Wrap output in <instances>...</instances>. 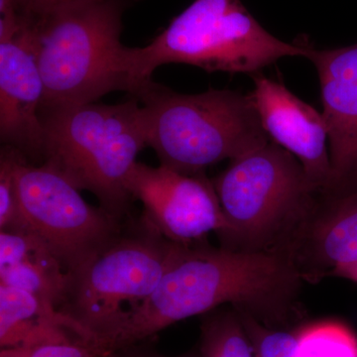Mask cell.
Returning <instances> with one entry per match:
<instances>
[{
	"instance_id": "1",
	"label": "cell",
	"mask_w": 357,
	"mask_h": 357,
	"mask_svg": "<svg viewBox=\"0 0 357 357\" xmlns=\"http://www.w3.org/2000/svg\"><path fill=\"white\" fill-rule=\"evenodd\" d=\"M302 276L274 250L178 248L154 292L126 314L109 340L116 351L153 337L183 319L231 305L268 326L285 323L299 310Z\"/></svg>"
},
{
	"instance_id": "2",
	"label": "cell",
	"mask_w": 357,
	"mask_h": 357,
	"mask_svg": "<svg viewBox=\"0 0 357 357\" xmlns=\"http://www.w3.org/2000/svg\"><path fill=\"white\" fill-rule=\"evenodd\" d=\"M122 0H82L25 18L45 88L44 110L135 91L130 47L121 42Z\"/></svg>"
},
{
	"instance_id": "3",
	"label": "cell",
	"mask_w": 357,
	"mask_h": 357,
	"mask_svg": "<svg viewBox=\"0 0 357 357\" xmlns=\"http://www.w3.org/2000/svg\"><path fill=\"white\" fill-rule=\"evenodd\" d=\"M44 165L123 222L131 198L126 188L138 154L148 146L146 119L138 98L119 105H70L41 112Z\"/></svg>"
},
{
	"instance_id": "4",
	"label": "cell",
	"mask_w": 357,
	"mask_h": 357,
	"mask_svg": "<svg viewBox=\"0 0 357 357\" xmlns=\"http://www.w3.org/2000/svg\"><path fill=\"white\" fill-rule=\"evenodd\" d=\"M134 98L144 109L147 144L160 165L185 175L204 174L271 141L251 93L210 89L185 95L152 81Z\"/></svg>"
},
{
	"instance_id": "5",
	"label": "cell",
	"mask_w": 357,
	"mask_h": 357,
	"mask_svg": "<svg viewBox=\"0 0 357 357\" xmlns=\"http://www.w3.org/2000/svg\"><path fill=\"white\" fill-rule=\"evenodd\" d=\"M309 47L270 34L241 0H195L151 43L130 48L132 96L153 81L154 70L162 65L255 75L279 59L306 57Z\"/></svg>"
},
{
	"instance_id": "6",
	"label": "cell",
	"mask_w": 357,
	"mask_h": 357,
	"mask_svg": "<svg viewBox=\"0 0 357 357\" xmlns=\"http://www.w3.org/2000/svg\"><path fill=\"white\" fill-rule=\"evenodd\" d=\"M211 181L227 225L218 237L234 250H270L318 194L297 157L272 140Z\"/></svg>"
},
{
	"instance_id": "7",
	"label": "cell",
	"mask_w": 357,
	"mask_h": 357,
	"mask_svg": "<svg viewBox=\"0 0 357 357\" xmlns=\"http://www.w3.org/2000/svg\"><path fill=\"white\" fill-rule=\"evenodd\" d=\"M181 245L160 234L142 215L70 275L61 311L93 333L107 351V342L122 319L154 292Z\"/></svg>"
},
{
	"instance_id": "8",
	"label": "cell",
	"mask_w": 357,
	"mask_h": 357,
	"mask_svg": "<svg viewBox=\"0 0 357 357\" xmlns=\"http://www.w3.org/2000/svg\"><path fill=\"white\" fill-rule=\"evenodd\" d=\"M13 150L25 231L36 234L70 275L76 273L121 236L123 222L86 203L77 188L48 166L34 165Z\"/></svg>"
},
{
	"instance_id": "9",
	"label": "cell",
	"mask_w": 357,
	"mask_h": 357,
	"mask_svg": "<svg viewBox=\"0 0 357 357\" xmlns=\"http://www.w3.org/2000/svg\"><path fill=\"white\" fill-rule=\"evenodd\" d=\"M143 217L173 243H203L210 232L222 236L227 225L213 181L204 174L185 175L168 167L136 162L126 181Z\"/></svg>"
},
{
	"instance_id": "10",
	"label": "cell",
	"mask_w": 357,
	"mask_h": 357,
	"mask_svg": "<svg viewBox=\"0 0 357 357\" xmlns=\"http://www.w3.org/2000/svg\"><path fill=\"white\" fill-rule=\"evenodd\" d=\"M292 263L303 280L328 277L335 268L357 261V191L317 194L302 217L271 248Z\"/></svg>"
},
{
	"instance_id": "11",
	"label": "cell",
	"mask_w": 357,
	"mask_h": 357,
	"mask_svg": "<svg viewBox=\"0 0 357 357\" xmlns=\"http://www.w3.org/2000/svg\"><path fill=\"white\" fill-rule=\"evenodd\" d=\"M318 70L323 116L330 143L331 177L324 195L357 191V44L307 49Z\"/></svg>"
},
{
	"instance_id": "12",
	"label": "cell",
	"mask_w": 357,
	"mask_h": 357,
	"mask_svg": "<svg viewBox=\"0 0 357 357\" xmlns=\"http://www.w3.org/2000/svg\"><path fill=\"white\" fill-rule=\"evenodd\" d=\"M45 88L29 29L0 39V139L28 161L44 160Z\"/></svg>"
},
{
	"instance_id": "13",
	"label": "cell",
	"mask_w": 357,
	"mask_h": 357,
	"mask_svg": "<svg viewBox=\"0 0 357 357\" xmlns=\"http://www.w3.org/2000/svg\"><path fill=\"white\" fill-rule=\"evenodd\" d=\"M251 96L270 139L297 157L314 191L321 192L331 177L326 148L328 128L323 114L303 102L284 84L252 75Z\"/></svg>"
},
{
	"instance_id": "14",
	"label": "cell",
	"mask_w": 357,
	"mask_h": 357,
	"mask_svg": "<svg viewBox=\"0 0 357 357\" xmlns=\"http://www.w3.org/2000/svg\"><path fill=\"white\" fill-rule=\"evenodd\" d=\"M79 340L100 344L93 333L48 301L20 289L0 285L1 349Z\"/></svg>"
},
{
	"instance_id": "15",
	"label": "cell",
	"mask_w": 357,
	"mask_h": 357,
	"mask_svg": "<svg viewBox=\"0 0 357 357\" xmlns=\"http://www.w3.org/2000/svg\"><path fill=\"white\" fill-rule=\"evenodd\" d=\"M0 285L34 294L61 309L70 274L36 234L0 230Z\"/></svg>"
},
{
	"instance_id": "16",
	"label": "cell",
	"mask_w": 357,
	"mask_h": 357,
	"mask_svg": "<svg viewBox=\"0 0 357 357\" xmlns=\"http://www.w3.org/2000/svg\"><path fill=\"white\" fill-rule=\"evenodd\" d=\"M202 323V357H256L238 312L211 311Z\"/></svg>"
},
{
	"instance_id": "17",
	"label": "cell",
	"mask_w": 357,
	"mask_h": 357,
	"mask_svg": "<svg viewBox=\"0 0 357 357\" xmlns=\"http://www.w3.org/2000/svg\"><path fill=\"white\" fill-rule=\"evenodd\" d=\"M298 357H357V335L340 321H326L296 335Z\"/></svg>"
},
{
	"instance_id": "18",
	"label": "cell",
	"mask_w": 357,
	"mask_h": 357,
	"mask_svg": "<svg viewBox=\"0 0 357 357\" xmlns=\"http://www.w3.org/2000/svg\"><path fill=\"white\" fill-rule=\"evenodd\" d=\"M236 312L255 349L256 357H298L296 335L264 325L246 312Z\"/></svg>"
},
{
	"instance_id": "19",
	"label": "cell",
	"mask_w": 357,
	"mask_h": 357,
	"mask_svg": "<svg viewBox=\"0 0 357 357\" xmlns=\"http://www.w3.org/2000/svg\"><path fill=\"white\" fill-rule=\"evenodd\" d=\"M0 230L25 231L14 177L13 150L6 146L0 155Z\"/></svg>"
},
{
	"instance_id": "20",
	"label": "cell",
	"mask_w": 357,
	"mask_h": 357,
	"mask_svg": "<svg viewBox=\"0 0 357 357\" xmlns=\"http://www.w3.org/2000/svg\"><path fill=\"white\" fill-rule=\"evenodd\" d=\"M102 345L89 340L0 349V357H109Z\"/></svg>"
},
{
	"instance_id": "21",
	"label": "cell",
	"mask_w": 357,
	"mask_h": 357,
	"mask_svg": "<svg viewBox=\"0 0 357 357\" xmlns=\"http://www.w3.org/2000/svg\"><path fill=\"white\" fill-rule=\"evenodd\" d=\"M22 17L38 18L65 6L82 0H13Z\"/></svg>"
},
{
	"instance_id": "22",
	"label": "cell",
	"mask_w": 357,
	"mask_h": 357,
	"mask_svg": "<svg viewBox=\"0 0 357 357\" xmlns=\"http://www.w3.org/2000/svg\"><path fill=\"white\" fill-rule=\"evenodd\" d=\"M109 357H172L162 356L158 352L149 351L147 349H141L139 345L134 344L130 347H124L119 351L112 352ZM176 357H195L191 356H183Z\"/></svg>"
},
{
	"instance_id": "23",
	"label": "cell",
	"mask_w": 357,
	"mask_h": 357,
	"mask_svg": "<svg viewBox=\"0 0 357 357\" xmlns=\"http://www.w3.org/2000/svg\"><path fill=\"white\" fill-rule=\"evenodd\" d=\"M328 277H337V278H344L357 283V261L335 268Z\"/></svg>"
}]
</instances>
